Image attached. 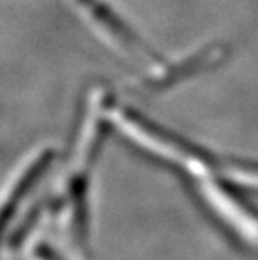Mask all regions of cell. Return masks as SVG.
<instances>
[{
  "label": "cell",
  "mask_w": 258,
  "mask_h": 260,
  "mask_svg": "<svg viewBox=\"0 0 258 260\" xmlns=\"http://www.w3.org/2000/svg\"><path fill=\"white\" fill-rule=\"evenodd\" d=\"M56 161V149L42 146L34 149L29 158L24 159L15 175L5 186L0 200V245L4 243L14 220L20 213V208L34 195L35 188L46 180Z\"/></svg>",
  "instance_id": "cell-2"
},
{
  "label": "cell",
  "mask_w": 258,
  "mask_h": 260,
  "mask_svg": "<svg viewBox=\"0 0 258 260\" xmlns=\"http://www.w3.org/2000/svg\"><path fill=\"white\" fill-rule=\"evenodd\" d=\"M74 4L82 15L96 27V30L109 39V42L114 46L126 49L142 46L136 32H133V29L126 24L124 19L107 0H74Z\"/></svg>",
  "instance_id": "cell-3"
},
{
  "label": "cell",
  "mask_w": 258,
  "mask_h": 260,
  "mask_svg": "<svg viewBox=\"0 0 258 260\" xmlns=\"http://www.w3.org/2000/svg\"><path fill=\"white\" fill-rule=\"evenodd\" d=\"M111 103L107 91L102 87H94L87 94L67 163L62 170L64 178L59 205L69 210L70 230L81 245L89 237V185L99 159L104 136L107 128H111L107 119Z\"/></svg>",
  "instance_id": "cell-1"
}]
</instances>
